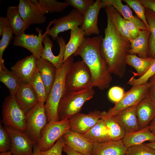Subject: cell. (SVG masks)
Masks as SVG:
<instances>
[{
	"label": "cell",
	"mask_w": 155,
	"mask_h": 155,
	"mask_svg": "<svg viewBox=\"0 0 155 155\" xmlns=\"http://www.w3.org/2000/svg\"><path fill=\"white\" fill-rule=\"evenodd\" d=\"M102 8L101 0H97L84 15L83 23L80 28L84 32L85 36L92 34L99 35L100 30L98 26V15Z\"/></svg>",
	"instance_id": "d6986e66"
},
{
	"label": "cell",
	"mask_w": 155,
	"mask_h": 155,
	"mask_svg": "<svg viewBox=\"0 0 155 155\" xmlns=\"http://www.w3.org/2000/svg\"><path fill=\"white\" fill-rule=\"evenodd\" d=\"M145 144L149 147L155 150V142L146 143Z\"/></svg>",
	"instance_id": "f5cc1de1"
},
{
	"label": "cell",
	"mask_w": 155,
	"mask_h": 155,
	"mask_svg": "<svg viewBox=\"0 0 155 155\" xmlns=\"http://www.w3.org/2000/svg\"><path fill=\"white\" fill-rule=\"evenodd\" d=\"M38 3L45 14L48 13L62 12L69 6L65 1L61 2L55 0H39Z\"/></svg>",
	"instance_id": "e575fe53"
},
{
	"label": "cell",
	"mask_w": 155,
	"mask_h": 155,
	"mask_svg": "<svg viewBox=\"0 0 155 155\" xmlns=\"http://www.w3.org/2000/svg\"><path fill=\"white\" fill-rule=\"evenodd\" d=\"M102 112L95 110L87 114L79 113L69 119L70 129L83 134L94 126L101 118Z\"/></svg>",
	"instance_id": "5bb4252c"
},
{
	"label": "cell",
	"mask_w": 155,
	"mask_h": 155,
	"mask_svg": "<svg viewBox=\"0 0 155 155\" xmlns=\"http://www.w3.org/2000/svg\"><path fill=\"white\" fill-rule=\"evenodd\" d=\"M0 155H13L10 151L2 152L0 154Z\"/></svg>",
	"instance_id": "11a10c76"
},
{
	"label": "cell",
	"mask_w": 155,
	"mask_h": 155,
	"mask_svg": "<svg viewBox=\"0 0 155 155\" xmlns=\"http://www.w3.org/2000/svg\"><path fill=\"white\" fill-rule=\"evenodd\" d=\"M6 18L9 27L15 36L25 33L29 26L23 20L19 11L18 5L9 6L7 8Z\"/></svg>",
	"instance_id": "4316f807"
},
{
	"label": "cell",
	"mask_w": 155,
	"mask_h": 155,
	"mask_svg": "<svg viewBox=\"0 0 155 155\" xmlns=\"http://www.w3.org/2000/svg\"><path fill=\"white\" fill-rule=\"evenodd\" d=\"M57 41L59 46L60 49L59 54L57 56H55L52 51V48L53 46L52 41L49 38L48 34L44 37L42 41L44 46L41 58L53 64L56 68H59L63 63L66 44L65 40L62 37H58Z\"/></svg>",
	"instance_id": "2e32d148"
},
{
	"label": "cell",
	"mask_w": 155,
	"mask_h": 155,
	"mask_svg": "<svg viewBox=\"0 0 155 155\" xmlns=\"http://www.w3.org/2000/svg\"><path fill=\"white\" fill-rule=\"evenodd\" d=\"M154 58L152 64L146 73L137 79L135 78L134 77H132L128 82L129 84L134 86L144 84L148 82L149 79L155 75V54Z\"/></svg>",
	"instance_id": "ab89813d"
},
{
	"label": "cell",
	"mask_w": 155,
	"mask_h": 155,
	"mask_svg": "<svg viewBox=\"0 0 155 155\" xmlns=\"http://www.w3.org/2000/svg\"><path fill=\"white\" fill-rule=\"evenodd\" d=\"M11 141L10 151L13 155H32L35 144L26 134L10 127L5 126Z\"/></svg>",
	"instance_id": "4fadbf2b"
},
{
	"label": "cell",
	"mask_w": 155,
	"mask_h": 155,
	"mask_svg": "<svg viewBox=\"0 0 155 155\" xmlns=\"http://www.w3.org/2000/svg\"><path fill=\"white\" fill-rule=\"evenodd\" d=\"M149 126L150 131L155 135V118L150 122Z\"/></svg>",
	"instance_id": "f907efd6"
},
{
	"label": "cell",
	"mask_w": 155,
	"mask_h": 155,
	"mask_svg": "<svg viewBox=\"0 0 155 155\" xmlns=\"http://www.w3.org/2000/svg\"><path fill=\"white\" fill-rule=\"evenodd\" d=\"M52 20L48 25L45 32L42 34V31L38 28H36L38 35L29 34L24 33L18 36H15L13 42V45L21 46L26 49L33 55L37 59L41 58L44 48L42 41L44 38L48 34L50 26L53 24Z\"/></svg>",
	"instance_id": "30bf717a"
},
{
	"label": "cell",
	"mask_w": 155,
	"mask_h": 155,
	"mask_svg": "<svg viewBox=\"0 0 155 155\" xmlns=\"http://www.w3.org/2000/svg\"><path fill=\"white\" fill-rule=\"evenodd\" d=\"M154 60V58L140 57L136 55L128 54L126 58L127 64L134 68L137 71L135 75L140 78L148 71Z\"/></svg>",
	"instance_id": "f546056e"
},
{
	"label": "cell",
	"mask_w": 155,
	"mask_h": 155,
	"mask_svg": "<svg viewBox=\"0 0 155 155\" xmlns=\"http://www.w3.org/2000/svg\"><path fill=\"white\" fill-rule=\"evenodd\" d=\"M84 16L75 9L67 15L53 20V26L49 29L48 35L53 40H55L61 32L75 29L82 25Z\"/></svg>",
	"instance_id": "8fae6325"
},
{
	"label": "cell",
	"mask_w": 155,
	"mask_h": 155,
	"mask_svg": "<svg viewBox=\"0 0 155 155\" xmlns=\"http://www.w3.org/2000/svg\"><path fill=\"white\" fill-rule=\"evenodd\" d=\"M145 8L148 9L155 13V0H139Z\"/></svg>",
	"instance_id": "bcb514c9"
},
{
	"label": "cell",
	"mask_w": 155,
	"mask_h": 155,
	"mask_svg": "<svg viewBox=\"0 0 155 155\" xmlns=\"http://www.w3.org/2000/svg\"><path fill=\"white\" fill-rule=\"evenodd\" d=\"M1 122L5 126L10 127L25 133L26 114L17 103L15 95L6 97L2 105Z\"/></svg>",
	"instance_id": "8992f818"
},
{
	"label": "cell",
	"mask_w": 155,
	"mask_h": 155,
	"mask_svg": "<svg viewBox=\"0 0 155 155\" xmlns=\"http://www.w3.org/2000/svg\"><path fill=\"white\" fill-rule=\"evenodd\" d=\"M13 34L10 27H8L4 30L0 40V69L3 70L8 69L4 64L3 53L13 38Z\"/></svg>",
	"instance_id": "d590c367"
},
{
	"label": "cell",
	"mask_w": 155,
	"mask_h": 155,
	"mask_svg": "<svg viewBox=\"0 0 155 155\" xmlns=\"http://www.w3.org/2000/svg\"><path fill=\"white\" fill-rule=\"evenodd\" d=\"M152 84L150 82L138 85L133 86L128 91L125 93L122 99L115 103V106L108 111H103L108 116H112L128 107L137 105L148 95Z\"/></svg>",
	"instance_id": "9c48e42d"
},
{
	"label": "cell",
	"mask_w": 155,
	"mask_h": 155,
	"mask_svg": "<svg viewBox=\"0 0 155 155\" xmlns=\"http://www.w3.org/2000/svg\"><path fill=\"white\" fill-rule=\"evenodd\" d=\"M127 149L122 139L117 141L111 140L93 143L91 155H125Z\"/></svg>",
	"instance_id": "44dd1931"
},
{
	"label": "cell",
	"mask_w": 155,
	"mask_h": 155,
	"mask_svg": "<svg viewBox=\"0 0 155 155\" xmlns=\"http://www.w3.org/2000/svg\"><path fill=\"white\" fill-rule=\"evenodd\" d=\"M149 80L152 85L155 84V75L151 77Z\"/></svg>",
	"instance_id": "db71d44e"
},
{
	"label": "cell",
	"mask_w": 155,
	"mask_h": 155,
	"mask_svg": "<svg viewBox=\"0 0 155 155\" xmlns=\"http://www.w3.org/2000/svg\"><path fill=\"white\" fill-rule=\"evenodd\" d=\"M73 62V56H71L63 62L60 67L56 68L55 80L44 105L48 123L59 121L58 108L61 98L66 92L65 77Z\"/></svg>",
	"instance_id": "3957f363"
},
{
	"label": "cell",
	"mask_w": 155,
	"mask_h": 155,
	"mask_svg": "<svg viewBox=\"0 0 155 155\" xmlns=\"http://www.w3.org/2000/svg\"><path fill=\"white\" fill-rule=\"evenodd\" d=\"M122 140L125 146L128 148L142 144L147 141L155 142V135L150 131L148 125L138 131L125 133Z\"/></svg>",
	"instance_id": "cb8c5ba5"
},
{
	"label": "cell",
	"mask_w": 155,
	"mask_h": 155,
	"mask_svg": "<svg viewBox=\"0 0 155 155\" xmlns=\"http://www.w3.org/2000/svg\"><path fill=\"white\" fill-rule=\"evenodd\" d=\"M47 123L44 105L38 103L26 113L25 133L35 144H37L42 131Z\"/></svg>",
	"instance_id": "52a82bcc"
},
{
	"label": "cell",
	"mask_w": 155,
	"mask_h": 155,
	"mask_svg": "<svg viewBox=\"0 0 155 155\" xmlns=\"http://www.w3.org/2000/svg\"><path fill=\"white\" fill-rule=\"evenodd\" d=\"M15 96L17 103L26 114L38 102L37 95L30 84L22 83Z\"/></svg>",
	"instance_id": "ffe728a7"
},
{
	"label": "cell",
	"mask_w": 155,
	"mask_h": 155,
	"mask_svg": "<svg viewBox=\"0 0 155 155\" xmlns=\"http://www.w3.org/2000/svg\"><path fill=\"white\" fill-rule=\"evenodd\" d=\"M137 105L126 108L111 117L126 133L138 131L140 129L136 115Z\"/></svg>",
	"instance_id": "e0dca14e"
},
{
	"label": "cell",
	"mask_w": 155,
	"mask_h": 155,
	"mask_svg": "<svg viewBox=\"0 0 155 155\" xmlns=\"http://www.w3.org/2000/svg\"><path fill=\"white\" fill-rule=\"evenodd\" d=\"M37 66L48 95L55 80L56 67L53 64L42 58L37 59Z\"/></svg>",
	"instance_id": "484cf974"
},
{
	"label": "cell",
	"mask_w": 155,
	"mask_h": 155,
	"mask_svg": "<svg viewBox=\"0 0 155 155\" xmlns=\"http://www.w3.org/2000/svg\"><path fill=\"white\" fill-rule=\"evenodd\" d=\"M11 147V141L10 137L0 123V152H2L10 151Z\"/></svg>",
	"instance_id": "60d3db41"
},
{
	"label": "cell",
	"mask_w": 155,
	"mask_h": 155,
	"mask_svg": "<svg viewBox=\"0 0 155 155\" xmlns=\"http://www.w3.org/2000/svg\"><path fill=\"white\" fill-rule=\"evenodd\" d=\"M65 145L63 136L50 149L45 151H40V155H61L63 148Z\"/></svg>",
	"instance_id": "b9f144b4"
},
{
	"label": "cell",
	"mask_w": 155,
	"mask_h": 155,
	"mask_svg": "<svg viewBox=\"0 0 155 155\" xmlns=\"http://www.w3.org/2000/svg\"><path fill=\"white\" fill-rule=\"evenodd\" d=\"M125 21L131 39L136 38L139 36L140 30L132 22L126 20Z\"/></svg>",
	"instance_id": "f6af8a7d"
},
{
	"label": "cell",
	"mask_w": 155,
	"mask_h": 155,
	"mask_svg": "<svg viewBox=\"0 0 155 155\" xmlns=\"http://www.w3.org/2000/svg\"><path fill=\"white\" fill-rule=\"evenodd\" d=\"M85 37L84 32L79 27L70 30L69 39L65 46L63 62L75 52Z\"/></svg>",
	"instance_id": "f1b7e54d"
},
{
	"label": "cell",
	"mask_w": 155,
	"mask_h": 155,
	"mask_svg": "<svg viewBox=\"0 0 155 155\" xmlns=\"http://www.w3.org/2000/svg\"><path fill=\"white\" fill-rule=\"evenodd\" d=\"M125 93L123 88L115 86L110 89L108 93V96L111 100L116 103L122 99Z\"/></svg>",
	"instance_id": "ee69618b"
},
{
	"label": "cell",
	"mask_w": 155,
	"mask_h": 155,
	"mask_svg": "<svg viewBox=\"0 0 155 155\" xmlns=\"http://www.w3.org/2000/svg\"><path fill=\"white\" fill-rule=\"evenodd\" d=\"M65 2L69 6L73 7L84 16L89 8L94 4L95 1L93 0H66Z\"/></svg>",
	"instance_id": "f35d334b"
},
{
	"label": "cell",
	"mask_w": 155,
	"mask_h": 155,
	"mask_svg": "<svg viewBox=\"0 0 155 155\" xmlns=\"http://www.w3.org/2000/svg\"><path fill=\"white\" fill-rule=\"evenodd\" d=\"M63 150L67 155H86L73 151L66 145L63 147Z\"/></svg>",
	"instance_id": "681fc988"
},
{
	"label": "cell",
	"mask_w": 155,
	"mask_h": 155,
	"mask_svg": "<svg viewBox=\"0 0 155 155\" xmlns=\"http://www.w3.org/2000/svg\"><path fill=\"white\" fill-rule=\"evenodd\" d=\"M0 81L9 89L10 94L15 95L22 84L20 80L12 71L0 69Z\"/></svg>",
	"instance_id": "4dcf8cb0"
},
{
	"label": "cell",
	"mask_w": 155,
	"mask_h": 155,
	"mask_svg": "<svg viewBox=\"0 0 155 155\" xmlns=\"http://www.w3.org/2000/svg\"><path fill=\"white\" fill-rule=\"evenodd\" d=\"M136 115L140 129L148 126L155 118V105L147 96L137 105Z\"/></svg>",
	"instance_id": "7402d4cb"
},
{
	"label": "cell",
	"mask_w": 155,
	"mask_h": 155,
	"mask_svg": "<svg viewBox=\"0 0 155 155\" xmlns=\"http://www.w3.org/2000/svg\"><path fill=\"white\" fill-rule=\"evenodd\" d=\"M101 1L102 8L111 5L121 15L124 19L133 23L139 29L149 31L144 23L137 16L133 14L128 5L127 4H123L121 0H102Z\"/></svg>",
	"instance_id": "603a6c76"
},
{
	"label": "cell",
	"mask_w": 155,
	"mask_h": 155,
	"mask_svg": "<svg viewBox=\"0 0 155 155\" xmlns=\"http://www.w3.org/2000/svg\"><path fill=\"white\" fill-rule=\"evenodd\" d=\"M20 16L29 26L45 22V14L40 7L37 0H20L18 5Z\"/></svg>",
	"instance_id": "7c38bea8"
},
{
	"label": "cell",
	"mask_w": 155,
	"mask_h": 155,
	"mask_svg": "<svg viewBox=\"0 0 155 155\" xmlns=\"http://www.w3.org/2000/svg\"><path fill=\"white\" fill-rule=\"evenodd\" d=\"M82 135L93 143H100L111 140L109 129L102 119H99L94 126Z\"/></svg>",
	"instance_id": "83f0119b"
},
{
	"label": "cell",
	"mask_w": 155,
	"mask_h": 155,
	"mask_svg": "<svg viewBox=\"0 0 155 155\" xmlns=\"http://www.w3.org/2000/svg\"><path fill=\"white\" fill-rule=\"evenodd\" d=\"M105 8L107 24L100 45V52L110 73L121 78L126 71V59L129 54L130 41L123 37L118 30L115 9L112 5Z\"/></svg>",
	"instance_id": "6da1fadb"
},
{
	"label": "cell",
	"mask_w": 155,
	"mask_h": 155,
	"mask_svg": "<svg viewBox=\"0 0 155 155\" xmlns=\"http://www.w3.org/2000/svg\"><path fill=\"white\" fill-rule=\"evenodd\" d=\"M145 13L151 32L149 42L148 57L154 58L155 54V13L146 8Z\"/></svg>",
	"instance_id": "836d02e7"
},
{
	"label": "cell",
	"mask_w": 155,
	"mask_h": 155,
	"mask_svg": "<svg viewBox=\"0 0 155 155\" xmlns=\"http://www.w3.org/2000/svg\"><path fill=\"white\" fill-rule=\"evenodd\" d=\"M33 150L32 155H40V150L37 144H34L33 147Z\"/></svg>",
	"instance_id": "816d5d0a"
},
{
	"label": "cell",
	"mask_w": 155,
	"mask_h": 155,
	"mask_svg": "<svg viewBox=\"0 0 155 155\" xmlns=\"http://www.w3.org/2000/svg\"><path fill=\"white\" fill-rule=\"evenodd\" d=\"M37 68V59L32 55L17 61L11 69L22 84H30L31 77Z\"/></svg>",
	"instance_id": "9a60e30c"
},
{
	"label": "cell",
	"mask_w": 155,
	"mask_h": 155,
	"mask_svg": "<svg viewBox=\"0 0 155 155\" xmlns=\"http://www.w3.org/2000/svg\"><path fill=\"white\" fill-rule=\"evenodd\" d=\"M65 145L77 152L86 155H91L93 143L80 134L70 129L63 136Z\"/></svg>",
	"instance_id": "ac0fdd59"
},
{
	"label": "cell",
	"mask_w": 155,
	"mask_h": 155,
	"mask_svg": "<svg viewBox=\"0 0 155 155\" xmlns=\"http://www.w3.org/2000/svg\"><path fill=\"white\" fill-rule=\"evenodd\" d=\"M70 129L69 119L48 123L42 131L37 143L40 151L47 150Z\"/></svg>",
	"instance_id": "ba28073f"
},
{
	"label": "cell",
	"mask_w": 155,
	"mask_h": 155,
	"mask_svg": "<svg viewBox=\"0 0 155 155\" xmlns=\"http://www.w3.org/2000/svg\"><path fill=\"white\" fill-rule=\"evenodd\" d=\"M94 94L93 87L82 90L66 91L59 102L58 115L60 121L69 119L80 113L87 101L92 98Z\"/></svg>",
	"instance_id": "277c9868"
},
{
	"label": "cell",
	"mask_w": 155,
	"mask_h": 155,
	"mask_svg": "<svg viewBox=\"0 0 155 155\" xmlns=\"http://www.w3.org/2000/svg\"><path fill=\"white\" fill-rule=\"evenodd\" d=\"M31 85L38 98V103L44 105L48 95L38 68L32 76L30 81Z\"/></svg>",
	"instance_id": "1f68e13d"
},
{
	"label": "cell",
	"mask_w": 155,
	"mask_h": 155,
	"mask_svg": "<svg viewBox=\"0 0 155 155\" xmlns=\"http://www.w3.org/2000/svg\"><path fill=\"white\" fill-rule=\"evenodd\" d=\"M92 76L83 61L73 62L67 73L65 83L66 91H80L90 87Z\"/></svg>",
	"instance_id": "5b68a950"
},
{
	"label": "cell",
	"mask_w": 155,
	"mask_h": 155,
	"mask_svg": "<svg viewBox=\"0 0 155 155\" xmlns=\"http://www.w3.org/2000/svg\"><path fill=\"white\" fill-rule=\"evenodd\" d=\"M128 6L134 11L137 16L145 24L148 30L150 31L149 25L147 22L145 13V8L139 0H123Z\"/></svg>",
	"instance_id": "8d00e7d4"
},
{
	"label": "cell",
	"mask_w": 155,
	"mask_h": 155,
	"mask_svg": "<svg viewBox=\"0 0 155 155\" xmlns=\"http://www.w3.org/2000/svg\"><path fill=\"white\" fill-rule=\"evenodd\" d=\"M148 96L155 105V84L152 85L150 88Z\"/></svg>",
	"instance_id": "c3c4849f"
},
{
	"label": "cell",
	"mask_w": 155,
	"mask_h": 155,
	"mask_svg": "<svg viewBox=\"0 0 155 155\" xmlns=\"http://www.w3.org/2000/svg\"><path fill=\"white\" fill-rule=\"evenodd\" d=\"M125 155H155V150L143 143L127 148Z\"/></svg>",
	"instance_id": "74e56055"
},
{
	"label": "cell",
	"mask_w": 155,
	"mask_h": 155,
	"mask_svg": "<svg viewBox=\"0 0 155 155\" xmlns=\"http://www.w3.org/2000/svg\"><path fill=\"white\" fill-rule=\"evenodd\" d=\"M103 37L101 35L92 38L85 37L73 56H80L89 68L92 76L90 87L104 90L108 88L112 80L106 62L100 50Z\"/></svg>",
	"instance_id": "7a4b0ae2"
},
{
	"label": "cell",
	"mask_w": 155,
	"mask_h": 155,
	"mask_svg": "<svg viewBox=\"0 0 155 155\" xmlns=\"http://www.w3.org/2000/svg\"><path fill=\"white\" fill-rule=\"evenodd\" d=\"M150 31L140 30L138 36L130 41L129 53L136 55L138 57L146 58L148 57L149 42Z\"/></svg>",
	"instance_id": "d4e9b609"
},
{
	"label": "cell",
	"mask_w": 155,
	"mask_h": 155,
	"mask_svg": "<svg viewBox=\"0 0 155 155\" xmlns=\"http://www.w3.org/2000/svg\"><path fill=\"white\" fill-rule=\"evenodd\" d=\"M101 119L103 120L109 129L111 140H119L124 137L125 132L111 117L106 115L102 112Z\"/></svg>",
	"instance_id": "d6a6232c"
},
{
	"label": "cell",
	"mask_w": 155,
	"mask_h": 155,
	"mask_svg": "<svg viewBox=\"0 0 155 155\" xmlns=\"http://www.w3.org/2000/svg\"><path fill=\"white\" fill-rule=\"evenodd\" d=\"M115 15L117 26L120 34L125 38L130 41L132 39L128 30L125 20L116 10Z\"/></svg>",
	"instance_id": "7bdbcfd3"
},
{
	"label": "cell",
	"mask_w": 155,
	"mask_h": 155,
	"mask_svg": "<svg viewBox=\"0 0 155 155\" xmlns=\"http://www.w3.org/2000/svg\"><path fill=\"white\" fill-rule=\"evenodd\" d=\"M9 26L6 17H0V36H2L4 30Z\"/></svg>",
	"instance_id": "7dc6e473"
}]
</instances>
